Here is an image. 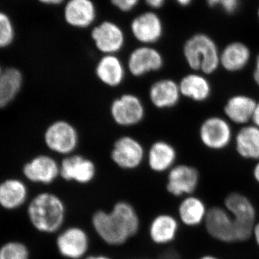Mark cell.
I'll return each mask as SVG.
<instances>
[{
  "mask_svg": "<svg viewBox=\"0 0 259 259\" xmlns=\"http://www.w3.org/2000/svg\"><path fill=\"white\" fill-rule=\"evenodd\" d=\"M94 236L109 248H121L139 236L142 228L141 214L132 202L115 201L109 209L98 208L90 214Z\"/></svg>",
  "mask_w": 259,
  "mask_h": 259,
  "instance_id": "obj_1",
  "label": "cell"
},
{
  "mask_svg": "<svg viewBox=\"0 0 259 259\" xmlns=\"http://www.w3.org/2000/svg\"><path fill=\"white\" fill-rule=\"evenodd\" d=\"M27 212L31 226L42 234L55 236L67 225V204L54 192L37 194L29 202Z\"/></svg>",
  "mask_w": 259,
  "mask_h": 259,
  "instance_id": "obj_2",
  "label": "cell"
},
{
  "mask_svg": "<svg viewBox=\"0 0 259 259\" xmlns=\"http://www.w3.org/2000/svg\"><path fill=\"white\" fill-rule=\"evenodd\" d=\"M183 54L186 63L194 72L210 75L221 66V52L216 42L207 34L199 32L187 39L184 44Z\"/></svg>",
  "mask_w": 259,
  "mask_h": 259,
  "instance_id": "obj_3",
  "label": "cell"
},
{
  "mask_svg": "<svg viewBox=\"0 0 259 259\" xmlns=\"http://www.w3.org/2000/svg\"><path fill=\"white\" fill-rule=\"evenodd\" d=\"M223 205L233 217L236 243L250 241L258 220V210L253 201L246 194L233 191L225 196Z\"/></svg>",
  "mask_w": 259,
  "mask_h": 259,
  "instance_id": "obj_4",
  "label": "cell"
},
{
  "mask_svg": "<svg viewBox=\"0 0 259 259\" xmlns=\"http://www.w3.org/2000/svg\"><path fill=\"white\" fill-rule=\"evenodd\" d=\"M54 238L56 253L62 259H83L92 250V237L84 227L66 225Z\"/></svg>",
  "mask_w": 259,
  "mask_h": 259,
  "instance_id": "obj_5",
  "label": "cell"
},
{
  "mask_svg": "<svg viewBox=\"0 0 259 259\" xmlns=\"http://www.w3.org/2000/svg\"><path fill=\"white\" fill-rule=\"evenodd\" d=\"M44 142L53 153L65 157L74 154L77 149L79 144V132L69 121L56 120L46 130Z\"/></svg>",
  "mask_w": 259,
  "mask_h": 259,
  "instance_id": "obj_6",
  "label": "cell"
},
{
  "mask_svg": "<svg viewBox=\"0 0 259 259\" xmlns=\"http://www.w3.org/2000/svg\"><path fill=\"white\" fill-rule=\"evenodd\" d=\"M110 113L116 125L123 127H134L144 120L146 107L137 95L122 94L112 100Z\"/></svg>",
  "mask_w": 259,
  "mask_h": 259,
  "instance_id": "obj_7",
  "label": "cell"
},
{
  "mask_svg": "<svg viewBox=\"0 0 259 259\" xmlns=\"http://www.w3.org/2000/svg\"><path fill=\"white\" fill-rule=\"evenodd\" d=\"M182 228L175 213L160 212L153 214L150 219L146 234L151 244L166 247L177 241Z\"/></svg>",
  "mask_w": 259,
  "mask_h": 259,
  "instance_id": "obj_8",
  "label": "cell"
},
{
  "mask_svg": "<svg viewBox=\"0 0 259 259\" xmlns=\"http://www.w3.org/2000/svg\"><path fill=\"white\" fill-rule=\"evenodd\" d=\"M110 158L121 169L133 171L139 168L144 163L146 151L143 144L136 138L122 136L112 145Z\"/></svg>",
  "mask_w": 259,
  "mask_h": 259,
  "instance_id": "obj_9",
  "label": "cell"
},
{
  "mask_svg": "<svg viewBox=\"0 0 259 259\" xmlns=\"http://www.w3.org/2000/svg\"><path fill=\"white\" fill-rule=\"evenodd\" d=\"M202 226L214 241L223 244L236 243L233 217L223 204L209 206Z\"/></svg>",
  "mask_w": 259,
  "mask_h": 259,
  "instance_id": "obj_10",
  "label": "cell"
},
{
  "mask_svg": "<svg viewBox=\"0 0 259 259\" xmlns=\"http://www.w3.org/2000/svg\"><path fill=\"white\" fill-rule=\"evenodd\" d=\"M199 182L200 175L195 167L187 164L175 165L168 171L165 188L172 197L182 199L194 194Z\"/></svg>",
  "mask_w": 259,
  "mask_h": 259,
  "instance_id": "obj_11",
  "label": "cell"
},
{
  "mask_svg": "<svg viewBox=\"0 0 259 259\" xmlns=\"http://www.w3.org/2000/svg\"><path fill=\"white\" fill-rule=\"evenodd\" d=\"M233 137V130L229 121L219 116L207 117L199 127L201 143L212 151H221L228 147Z\"/></svg>",
  "mask_w": 259,
  "mask_h": 259,
  "instance_id": "obj_12",
  "label": "cell"
},
{
  "mask_svg": "<svg viewBox=\"0 0 259 259\" xmlns=\"http://www.w3.org/2000/svg\"><path fill=\"white\" fill-rule=\"evenodd\" d=\"M97 167L93 160L82 155L65 156L60 162V178L66 182L88 185L95 180Z\"/></svg>",
  "mask_w": 259,
  "mask_h": 259,
  "instance_id": "obj_13",
  "label": "cell"
},
{
  "mask_svg": "<svg viewBox=\"0 0 259 259\" xmlns=\"http://www.w3.org/2000/svg\"><path fill=\"white\" fill-rule=\"evenodd\" d=\"M163 65L164 59L159 51L151 46L142 45L130 54L127 69L132 76L139 78L160 71Z\"/></svg>",
  "mask_w": 259,
  "mask_h": 259,
  "instance_id": "obj_14",
  "label": "cell"
},
{
  "mask_svg": "<svg viewBox=\"0 0 259 259\" xmlns=\"http://www.w3.org/2000/svg\"><path fill=\"white\" fill-rule=\"evenodd\" d=\"M91 37L95 47L103 55H116L125 46L123 30L117 24L109 20L95 26Z\"/></svg>",
  "mask_w": 259,
  "mask_h": 259,
  "instance_id": "obj_15",
  "label": "cell"
},
{
  "mask_svg": "<svg viewBox=\"0 0 259 259\" xmlns=\"http://www.w3.org/2000/svg\"><path fill=\"white\" fill-rule=\"evenodd\" d=\"M23 174L32 183L52 185L60 178V163L49 155H39L24 166Z\"/></svg>",
  "mask_w": 259,
  "mask_h": 259,
  "instance_id": "obj_16",
  "label": "cell"
},
{
  "mask_svg": "<svg viewBox=\"0 0 259 259\" xmlns=\"http://www.w3.org/2000/svg\"><path fill=\"white\" fill-rule=\"evenodd\" d=\"M131 30L137 41L142 45L151 46L157 42L163 34V24L156 13L146 12L133 20Z\"/></svg>",
  "mask_w": 259,
  "mask_h": 259,
  "instance_id": "obj_17",
  "label": "cell"
},
{
  "mask_svg": "<svg viewBox=\"0 0 259 259\" xmlns=\"http://www.w3.org/2000/svg\"><path fill=\"white\" fill-rule=\"evenodd\" d=\"M208 208L204 199L192 194L180 199L175 214L183 228H195L202 226Z\"/></svg>",
  "mask_w": 259,
  "mask_h": 259,
  "instance_id": "obj_18",
  "label": "cell"
},
{
  "mask_svg": "<svg viewBox=\"0 0 259 259\" xmlns=\"http://www.w3.org/2000/svg\"><path fill=\"white\" fill-rule=\"evenodd\" d=\"M182 97L179 82L167 78L154 81L148 90L150 102L153 107L159 110L177 106Z\"/></svg>",
  "mask_w": 259,
  "mask_h": 259,
  "instance_id": "obj_19",
  "label": "cell"
},
{
  "mask_svg": "<svg viewBox=\"0 0 259 259\" xmlns=\"http://www.w3.org/2000/svg\"><path fill=\"white\" fill-rule=\"evenodd\" d=\"M177 159L176 148L163 140L155 141L147 152L146 160L148 166L155 173H164L175 166Z\"/></svg>",
  "mask_w": 259,
  "mask_h": 259,
  "instance_id": "obj_20",
  "label": "cell"
},
{
  "mask_svg": "<svg viewBox=\"0 0 259 259\" xmlns=\"http://www.w3.org/2000/svg\"><path fill=\"white\" fill-rule=\"evenodd\" d=\"M96 17V7L92 0H68L65 5V21L73 28H88Z\"/></svg>",
  "mask_w": 259,
  "mask_h": 259,
  "instance_id": "obj_21",
  "label": "cell"
},
{
  "mask_svg": "<svg viewBox=\"0 0 259 259\" xmlns=\"http://www.w3.org/2000/svg\"><path fill=\"white\" fill-rule=\"evenodd\" d=\"M95 74L105 86L118 88L125 81L126 68L117 55H103L95 66Z\"/></svg>",
  "mask_w": 259,
  "mask_h": 259,
  "instance_id": "obj_22",
  "label": "cell"
},
{
  "mask_svg": "<svg viewBox=\"0 0 259 259\" xmlns=\"http://www.w3.org/2000/svg\"><path fill=\"white\" fill-rule=\"evenodd\" d=\"M256 101L246 95H236L227 100L224 113L227 120L237 125H245L252 120Z\"/></svg>",
  "mask_w": 259,
  "mask_h": 259,
  "instance_id": "obj_23",
  "label": "cell"
},
{
  "mask_svg": "<svg viewBox=\"0 0 259 259\" xmlns=\"http://www.w3.org/2000/svg\"><path fill=\"white\" fill-rule=\"evenodd\" d=\"M181 95L196 102L207 101L212 95V86L206 75L194 72L185 75L179 82Z\"/></svg>",
  "mask_w": 259,
  "mask_h": 259,
  "instance_id": "obj_24",
  "label": "cell"
},
{
  "mask_svg": "<svg viewBox=\"0 0 259 259\" xmlns=\"http://www.w3.org/2000/svg\"><path fill=\"white\" fill-rule=\"evenodd\" d=\"M251 52L246 44L241 41L230 42L220 56V64L228 72L242 71L249 64Z\"/></svg>",
  "mask_w": 259,
  "mask_h": 259,
  "instance_id": "obj_25",
  "label": "cell"
},
{
  "mask_svg": "<svg viewBox=\"0 0 259 259\" xmlns=\"http://www.w3.org/2000/svg\"><path fill=\"white\" fill-rule=\"evenodd\" d=\"M235 146L238 154L244 159L259 161V127L243 125L237 133Z\"/></svg>",
  "mask_w": 259,
  "mask_h": 259,
  "instance_id": "obj_26",
  "label": "cell"
},
{
  "mask_svg": "<svg viewBox=\"0 0 259 259\" xmlns=\"http://www.w3.org/2000/svg\"><path fill=\"white\" fill-rule=\"evenodd\" d=\"M28 188L18 180H8L0 185V205L7 209H18L28 199Z\"/></svg>",
  "mask_w": 259,
  "mask_h": 259,
  "instance_id": "obj_27",
  "label": "cell"
},
{
  "mask_svg": "<svg viewBox=\"0 0 259 259\" xmlns=\"http://www.w3.org/2000/svg\"><path fill=\"white\" fill-rule=\"evenodd\" d=\"M23 85V75L15 68L3 69L0 75V108L16 97Z\"/></svg>",
  "mask_w": 259,
  "mask_h": 259,
  "instance_id": "obj_28",
  "label": "cell"
},
{
  "mask_svg": "<svg viewBox=\"0 0 259 259\" xmlns=\"http://www.w3.org/2000/svg\"><path fill=\"white\" fill-rule=\"evenodd\" d=\"M30 250L21 242H9L0 248V259H30Z\"/></svg>",
  "mask_w": 259,
  "mask_h": 259,
  "instance_id": "obj_29",
  "label": "cell"
},
{
  "mask_svg": "<svg viewBox=\"0 0 259 259\" xmlns=\"http://www.w3.org/2000/svg\"><path fill=\"white\" fill-rule=\"evenodd\" d=\"M15 38V28L11 19L0 11V48L9 47Z\"/></svg>",
  "mask_w": 259,
  "mask_h": 259,
  "instance_id": "obj_30",
  "label": "cell"
},
{
  "mask_svg": "<svg viewBox=\"0 0 259 259\" xmlns=\"http://www.w3.org/2000/svg\"><path fill=\"white\" fill-rule=\"evenodd\" d=\"M139 1L140 0H110L114 7L125 13L134 10L139 4Z\"/></svg>",
  "mask_w": 259,
  "mask_h": 259,
  "instance_id": "obj_31",
  "label": "cell"
},
{
  "mask_svg": "<svg viewBox=\"0 0 259 259\" xmlns=\"http://www.w3.org/2000/svg\"><path fill=\"white\" fill-rule=\"evenodd\" d=\"M220 7L227 14L232 15L238 10L239 0H223Z\"/></svg>",
  "mask_w": 259,
  "mask_h": 259,
  "instance_id": "obj_32",
  "label": "cell"
},
{
  "mask_svg": "<svg viewBox=\"0 0 259 259\" xmlns=\"http://www.w3.org/2000/svg\"><path fill=\"white\" fill-rule=\"evenodd\" d=\"M83 259H115L112 255L103 252H91Z\"/></svg>",
  "mask_w": 259,
  "mask_h": 259,
  "instance_id": "obj_33",
  "label": "cell"
},
{
  "mask_svg": "<svg viewBox=\"0 0 259 259\" xmlns=\"http://www.w3.org/2000/svg\"><path fill=\"white\" fill-rule=\"evenodd\" d=\"M166 0H145L148 7L152 9H159L164 5Z\"/></svg>",
  "mask_w": 259,
  "mask_h": 259,
  "instance_id": "obj_34",
  "label": "cell"
},
{
  "mask_svg": "<svg viewBox=\"0 0 259 259\" xmlns=\"http://www.w3.org/2000/svg\"><path fill=\"white\" fill-rule=\"evenodd\" d=\"M252 241L259 249V219L255 223L254 228H253Z\"/></svg>",
  "mask_w": 259,
  "mask_h": 259,
  "instance_id": "obj_35",
  "label": "cell"
},
{
  "mask_svg": "<svg viewBox=\"0 0 259 259\" xmlns=\"http://www.w3.org/2000/svg\"><path fill=\"white\" fill-rule=\"evenodd\" d=\"M253 81L259 88V54L256 56L255 61V67L253 73Z\"/></svg>",
  "mask_w": 259,
  "mask_h": 259,
  "instance_id": "obj_36",
  "label": "cell"
},
{
  "mask_svg": "<svg viewBox=\"0 0 259 259\" xmlns=\"http://www.w3.org/2000/svg\"><path fill=\"white\" fill-rule=\"evenodd\" d=\"M251 121L253 122V125L259 127V102H257L256 105H255L254 112H253Z\"/></svg>",
  "mask_w": 259,
  "mask_h": 259,
  "instance_id": "obj_37",
  "label": "cell"
},
{
  "mask_svg": "<svg viewBox=\"0 0 259 259\" xmlns=\"http://www.w3.org/2000/svg\"><path fill=\"white\" fill-rule=\"evenodd\" d=\"M40 3L47 5H59L63 3L64 0H37Z\"/></svg>",
  "mask_w": 259,
  "mask_h": 259,
  "instance_id": "obj_38",
  "label": "cell"
},
{
  "mask_svg": "<svg viewBox=\"0 0 259 259\" xmlns=\"http://www.w3.org/2000/svg\"><path fill=\"white\" fill-rule=\"evenodd\" d=\"M253 177L255 182L259 185V161L257 162L253 168Z\"/></svg>",
  "mask_w": 259,
  "mask_h": 259,
  "instance_id": "obj_39",
  "label": "cell"
},
{
  "mask_svg": "<svg viewBox=\"0 0 259 259\" xmlns=\"http://www.w3.org/2000/svg\"><path fill=\"white\" fill-rule=\"evenodd\" d=\"M223 0H206L207 4L209 8H216V7L221 6Z\"/></svg>",
  "mask_w": 259,
  "mask_h": 259,
  "instance_id": "obj_40",
  "label": "cell"
},
{
  "mask_svg": "<svg viewBox=\"0 0 259 259\" xmlns=\"http://www.w3.org/2000/svg\"><path fill=\"white\" fill-rule=\"evenodd\" d=\"M197 259H222L220 258L218 255L215 254H212V253H205V254H203L200 255L199 258Z\"/></svg>",
  "mask_w": 259,
  "mask_h": 259,
  "instance_id": "obj_41",
  "label": "cell"
},
{
  "mask_svg": "<svg viewBox=\"0 0 259 259\" xmlns=\"http://www.w3.org/2000/svg\"><path fill=\"white\" fill-rule=\"evenodd\" d=\"M179 5L182 7H187L192 3V0H175Z\"/></svg>",
  "mask_w": 259,
  "mask_h": 259,
  "instance_id": "obj_42",
  "label": "cell"
},
{
  "mask_svg": "<svg viewBox=\"0 0 259 259\" xmlns=\"http://www.w3.org/2000/svg\"><path fill=\"white\" fill-rule=\"evenodd\" d=\"M3 69H2L1 66H0V75L2 74V73H3Z\"/></svg>",
  "mask_w": 259,
  "mask_h": 259,
  "instance_id": "obj_43",
  "label": "cell"
},
{
  "mask_svg": "<svg viewBox=\"0 0 259 259\" xmlns=\"http://www.w3.org/2000/svg\"><path fill=\"white\" fill-rule=\"evenodd\" d=\"M258 19H259V8H258Z\"/></svg>",
  "mask_w": 259,
  "mask_h": 259,
  "instance_id": "obj_44",
  "label": "cell"
}]
</instances>
